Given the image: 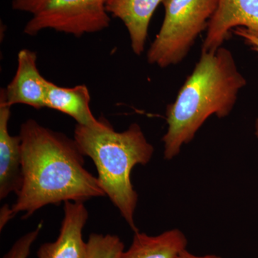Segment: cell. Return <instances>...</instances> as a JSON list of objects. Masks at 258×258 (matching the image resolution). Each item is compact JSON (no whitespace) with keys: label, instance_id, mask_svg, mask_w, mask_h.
<instances>
[{"label":"cell","instance_id":"cell-13","mask_svg":"<svg viewBox=\"0 0 258 258\" xmlns=\"http://www.w3.org/2000/svg\"><path fill=\"white\" fill-rule=\"evenodd\" d=\"M124 244L118 236L92 233L87 241L86 258H120Z\"/></svg>","mask_w":258,"mask_h":258},{"label":"cell","instance_id":"cell-15","mask_svg":"<svg viewBox=\"0 0 258 258\" xmlns=\"http://www.w3.org/2000/svg\"><path fill=\"white\" fill-rule=\"evenodd\" d=\"M234 32L235 35L240 37L244 40L246 45H249L252 50L258 54V35L257 34L244 28H235Z\"/></svg>","mask_w":258,"mask_h":258},{"label":"cell","instance_id":"cell-10","mask_svg":"<svg viewBox=\"0 0 258 258\" xmlns=\"http://www.w3.org/2000/svg\"><path fill=\"white\" fill-rule=\"evenodd\" d=\"M164 0H108L106 10L119 19L128 31L134 53L141 55L145 50L149 24L154 12Z\"/></svg>","mask_w":258,"mask_h":258},{"label":"cell","instance_id":"cell-3","mask_svg":"<svg viewBox=\"0 0 258 258\" xmlns=\"http://www.w3.org/2000/svg\"><path fill=\"white\" fill-rule=\"evenodd\" d=\"M74 140L83 155L96 165L97 178L106 196L134 232H138L134 220L138 194L131 174L136 166L147 164L154 152L142 127L134 123L126 130L117 132L108 121L100 128L76 124Z\"/></svg>","mask_w":258,"mask_h":258},{"label":"cell","instance_id":"cell-7","mask_svg":"<svg viewBox=\"0 0 258 258\" xmlns=\"http://www.w3.org/2000/svg\"><path fill=\"white\" fill-rule=\"evenodd\" d=\"M88 220L84 203H64V217L58 237L54 242L42 244L37 250V258H86L87 242L83 240V231Z\"/></svg>","mask_w":258,"mask_h":258},{"label":"cell","instance_id":"cell-11","mask_svg":"<svg viewBox=\"0 0 258 258\" xmlns=\"http://www.w3.org/2000/svg\"><path fill=\"white\" fill-rule=\"evenodd\" d=\"M91 94L86 85L64 88L47 81L45 108L60 111L74 118L77 124L91 128H100L108 120L94 116L91 111Z\"/></svg>","mask_w":258,"mask_h":258},{"label":"cell","instance_id":"cell-14","mask_svg":"<svg viewBox=\"0 0 258 258\" xmlns=\"http://www.w3.org/2000/svg\"><path fill=\"white\" fill-rule=\"evenodd\" d=\"M42 227V223L41 222L37 225L35 230L30 231L20 237L18 240L15 241L11 248L3 256V258H28L32 244L40 235Z\"/></svg>","mask_w":258,"mask_h":258},{"label":"cell","instance_id":"cell-9","mask_svg":"<svg viewBox=\"0 0 258 258\" xmlns=\"http://www.w3.org/2000/svg\"><path fill=\"white\" fill-rule=\"evenodd\" d=\"M11 107L4 89L0 91V200L18 195L23 184L21 138L9 132Z\"/></svg>","mask_w":258,"mask_h":258},{"label":"cell","instance_id":"cell-16","mask_svg":"<svg viewBox=\"0 0 258 258\" xmlns=\"http://www.w3.org/2000/svg\"><path fill=\"white\" fill-rule=\"evenodd\" d=\"M12 220L10 217V208L7 205H4L1 209L0 213V230H3L6 224Z\"/></svg>","mask_w":258,"mask_h":258},{"label":"cell","instance_id":"cell-18","mask_svg":"<svg viewBox=\"0 0 258 258\" xmlns=\"http://www.w3.org/2000/svg\"><path fill=\"white\" fill-rule=\"evenodd\" d=\"M254 135L258 139V118H256L255 121H254Z\"/></svg>","mask_w":258,"mask_h":258},{"label":"cell","instance_id":"cell-6","mask_svg":"<svg viewBox=\"0 0 258 258\" xmlns=\"http://www.w3.org/2000/svg\"><path fill=\"white\" fill-rule=\"evenodd\" d=\"M244 28L258 35V0H218L209 23L202 52L222 46L232 28Z\"/></svg>","mask_w":258,"mask_h":258},{"label":"cell","instance_id":"cell-17","mask_svg":"<svg viewBox=\"0 0 258 258\" xmlns=\"http://www.w3.org/2000/svg\"><path fill=\"white\" fill-rule=\"evenodd\" d=\"M177 258H222L220 256L216 255V254H206V255H196V254L191 253L187 250V249L183 251L179 254Z\"/></svg>","mask_w":258,"mask_h":258},{"label":"cell","instance_id":"cell-2","mask_svg":"<svg viewBox=\"0 0 258 258\" xmlns=\"http://www.w3.org/2000/svg\"><path fill=\"white\" fill-rule=\"evenodd\" d=\"M246 85L247 80L230 50L222 46L213 52H202L175 101L166 108L164 159L170 161L177 157L212 115L228 116Z\"/></svg>","mask_w":258,"mask_h":258},{"label":"cell","instance_id":"cell-4","mask_svg":"<svg viewBox=\"0 0 258 258\" xmlns=\"http://www.w3.org/2000/svg\"><path fill=\"white\" fill-rule=\"evenodd\" d=\"M160 30L148 49V63L161 69L176 66L189 54L199 35L208 30L218 0H164Z\"/></svg>","mask_w":258,"mask_h":258},{"label":"cell","instance_id":"cell-5","mask_svg":"<svg viewBox=\"0 0 258 258\" xmlns=\"http://www.w3.org/2000/svg\"><path fill=\"white\" fill-rule=\"evenodd\" d=\"M108 0H12L13 9L31 16L24 33L35 36L46 30L81 37L103 31L111 18Z\"/></svg>","mask_w":258,"mask_h":258},{"label":"cell","instance_id":"cell-8","mask_svg":"<svg viewBox=\"0 0 258 258\" xmlns=\"http://www.w3.org/2000/svg\"><path fill=\"white\" fill-rule=\"evenodd\" d=\"M37 56L34 51H19L18 68L11 82L4 89L5 98L10 106L27 105L35 109L45 108L48 80L40 74Z\"/></svg>","mask_w":258,"mask_h":258},{"label":"cell","instance_id":"cell-1","mask_svg":"<svg viewBox=\"0 0 258 258\" xmlns=\"http://www.w3.org/2000/svg\"><path fill=\"white\" fill-rule=\"evenodd\" d=\"M23 184L10 208L11 219L23 218L48 205L68 201L85 203L106 196L98 178L85 167L76 141L28 119L20 126Z\"/></svg>","mask_w":258,"mask_h":258},{"label":"cell","instance_id":"cell-12","mask_svg":"<svg viewBox=\"0 0 258 258\" xmlns=\"http://www.w3.org/2000/svg\"><path fill=\"white\" fill-rule=\"evenodd\" d=\"M187 244L186 236L179 229L154 236L138 231L134 232L130 247L122 252L120 258H177Z\"/></svg>","mask_w":258,"mask_h":258}]
</instances>
